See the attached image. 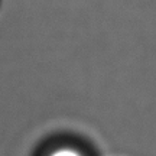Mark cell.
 <instances>
[{"label":"cell","mask_w":156,"mask_h":156,"mask_svg":"<svg viewBox=\"0 0 156 156\" xmlns=\"http://www.w3.org/2000/svg\"><path fill=\"white\" fill-rule=\"evenodd\" d=\"M35 156H97L85 142L74 137H56L38 151Z\"/></svg>","instance_id":"obj_1"}]
</instances>
